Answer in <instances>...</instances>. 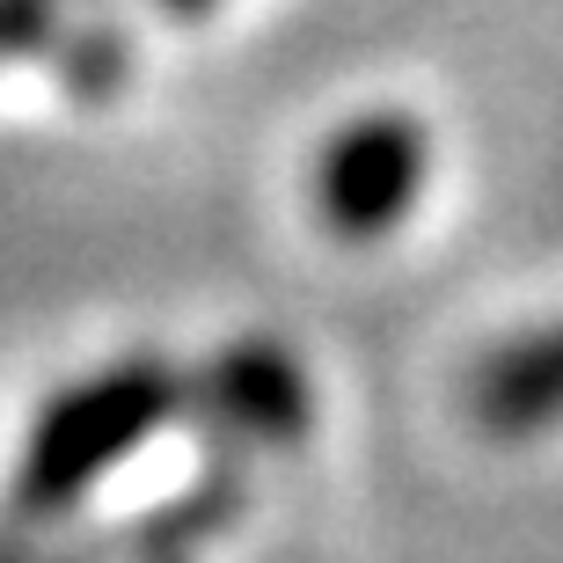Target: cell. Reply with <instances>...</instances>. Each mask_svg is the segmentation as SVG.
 Masks as SVG:
<instances>
[{
	"mask_svg": "<svg viewBox=\"0 0 563 563\" xmlns=\"http://www.w3.org/2000/svg\"><path fill=\"white\" fill-rule=\"evenodd\" d=\"M184 410V374L168 358H118L103 374H81L74 388L37 410L30 439L8 476V520L52 527L96 490V483L132 461L146 439Z\"/></svg>",
	"mask_w": 563,
	"mask_h": 563,
	"instance_id": "6da1fadb",
	"label": "cell"
},
{
	"mask_svg": "<svg viewBox=\"0 0 563 563\" xmlns=\"http://www.w3.org/2000/svg\"><path fill=\"white\" fill-rule=\"evenodd\" d=\"M432 176V140L410 110H366L336 125L308 162V212L336 242H380L396 234Z\"/></svg>",
	"mask_w": 563,
	"mask_h": 563,
	"instance_id": "7a4b0ae2",
	"label": "cell"
},
{
	"mask_svg": "<svg viewBox=\"0 0 563 563\" xmlns=\"http://www.w3.org/2000/svg\"><path fill=\"white\" fill-rule=\"evenodd\" d=\"M184 410L206 424L220 454H250V446H300L314 424V388L300 358L272 336H234L228 352H212L198 374H184Z\"/></svg>",
	"mask_w": 563,
	"mask_h": 563,
	"instance_id": "3957f363",
	"label": "cell"
},
{
	"mask_svg": "<svg viewBox=\"0 0 563 563\" xmlns=\"http://www.w3.org/2000/svg\"><path fill=\"white\" fill-rule=\"evenodd\" d=\"M242 505H250V476H242V461L220 454L198 483H184L168 505H154V512H140V520H125L118 534H96V542H81L96 563H168L184 556V549H206L220 527L242 520Z\"/></svg>",
	"mask_w": 563,
	"mask_h": 563,
	"instance_id": "277c9868",
	"label": "cell"
},
{
	"mask_svg": "<svg viewBox=\"0 0 563 563\" xmlns=\"http://www.w3.org/2000/svg\"><path fill=\"white\" fill-rule=\"evenodd\" d=\"M468 418L490 439H527L563 418V322L527 330L483 358L468 380Z\"/></svg>",
	"mask_w": 563,
	"mask_h": 563,
	"instance_id": "5b68a950",
	"label": "cell"
},
{
	"mask_svg": "<svg viewBox=\"0 0 563 563\" xmlns=\"http://www.w3.org/2000/svg\"><path fill=\"white\" fill-rule=\"evenodd\" d=\"M66 37L74 30H59L52 0H0V59H37V52L59 59Z\"/></svg>",
	"mask_w": 563,
	"mask_h": 563,
	"instance_id": "8992f818",
	"label": "cell"
},
{
	"mask_svg": "<svg viewBox=\"0 0 563 563\" xmlns=\"http://www.w3.org/2000/svg\"><path fill=\"white\" fill-rule=\"evenodd\" d=\"M0 563H96L88 549H30V542H8L0 534Z\"/></svg>",
	"mask_w": 563,
	"mask_h": 563,
	"instance_id": "52a82bcc",
	"label": "cell"
},
{
	"mask_svg": "<svg viewBox=\"0 0 563 563\" xmlns=\"http://www.w3.org/2000/svg\"><path fill=\"white\" fill-rule=\"evenodd\" d=\"M168 15H198V8H212V0H162Z\"/></svg>",
	"mask_w": 563,
	"mask_h": 563,
	"instance_id": "ba28073f",
	"label": "cell"
},
{
	"mask_svg": "<svg viewBox=\"0 0 563 563\" xmlns=\"http://www.w3.org/2000/svg\"><path fill=\"white\" fill-rule=\"evenodd\" d=\"M168 563H184V556H168Z\"/></svg>",
	"mask_w": 563,
	"mask_h": 563,
	"instance_id": "9c48e42d",
	"label": "cell"
}]
</instances>
